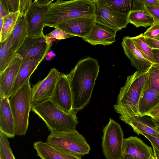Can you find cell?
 I'll list each match as a JSON object with an SVG mask.
<instances>
[{
  "label": "cell",
  "mask_w": 159,
  "mask_h": 159,
  "mask_svg": "<svg viewBox=\"0 0 159 159\" xmlns=\"http://www.w3.org/2000/svg\"><path fill=\"white\" fill-rule=\"evenodd\" d=\"M155 39L158 40H159V35L156 38H155Z\"/></svg>",
  "instance_id": "45"
},
{
  "label": "cell",
  "mask_w": 159,
  "mask_h": 159,
  "mask_svg": "<svg viewBox=\"0 0 159 159\" xmlns=\"http://www.w3.org/2000/svg\"><path fill=\"white\" fill-rule=\"evenodd\" d=\"M23 60L21 56L16 53L8 66L0 73V91L8 99Z\"/></svg>",
  "instance_id": "15"
},
{
  "label": "cell",
  "mask_w": 159,
  "mask_h": 159,
  "mask_svg": "<svg viewBox=\"0 0 159 159\" xmlns=\"http://www.w3.org/2000/svg\"><path fill=\"white\" fill-rule=\"evenodd\" d=\"M28 35V26L25 15L20 14L14 30L6 40L7 47L16 53Z\"/></svg>",
  "instance_id": "19"
},
{
  "label": "cell",
  "mask_w": 159,
  "mask_h": 159,
  "mask_svg": "<svg viewBox=\"0 0 159 159\" xmlns=\"http://www.w3.org/2000/svg\"><path fill=\"white\" fill-rule=\"evenodd\" d=\"M129 23L136 27L146 28L151 26L155 21L152 17L143 10H137L131 11L128 15Z\"/></svg>",
  "instance_id": "25"
},
{
  "label": "cell",
  "mask_w": 159,
  "mask_h": 159,
  "mask_svg": "<svg viewBox=\"0 0 159 159\" xmlns=\"http://www.w3.org/2000/svg\"><path fill=\"white\" fill-rule=\"evenodd\" d=\"M159 104V93L150 89L145 84L138 103L139 116H146Z\"/></svg>",
  "instance_id": "23"
},
{
  "label": "cell",
  "mask_w": 159,
  "mask_h": 159,
  "mask_svg": "<svg viewBox=\"0 0 159 159\" xmlns=\"http://www.w3.org/2000/svg\"><path fill=\"white\" fill-rule=\"evenodd\" d=\"M99 68L97 60L89 57L79 61L67 74L72 94L73 111L75 114L89 102Z\"/></svg>",
  "instance_id": "1"
},
{
  "label": "cell",
  "mask_w": 159,
  "mask_h": 159,
  "mask_svg": "<svg viewBox=\"0 0 159 159\" xmlns=\"http://www.w3.org/2000/svg\"><path fill=\"white\" fill-rule=\"evenodd\" d=\"M51 100L65 112L75 114L73 111L72 94L67 75L60 73Z\"/></svg>",
  "instance_id": "12"
},
{
  "label": "cell",
  "mask_w": 159,
  "mask_h": 159,
  "mask_svg": "<svg viewBox=\"0 0 159 159\" xmlns=\"http://www.w3.org/2000/svg\"><path fill=\"white\" fill-rule=\"evenodd\" d=\"M20 14L18 11L8 14L2 17L3 25L0 30V43L5 41L10 36L16 24Z\"/></svg>",
  "instance_id": "26"
},
{
  "label": "cell",
  "mask_w": 159,
  "mask_h": 159,
  "mask_svg": "<svg viewBox=\"0 0 159 159\" xmlns=\"http://www.w3.org/2000/svg\"><path fill=\"white\" fill-rule=\"evenodd\" d=\"M122 152V155L128 154L136 159H150L154 154L152 148L140 139L132 136L124 139Z\"/></svg>",
  "instance_id": "16"
},
{
  "label": "cell",
  "mask_w": 159,
  "mask_h": 159,
  "mask_svg": "<svg viewBox=\"0 0 159 159\" xmlns=\"http://www.w3.org/2000/svg\"><path fill=\"white\" fill-rule=\"evenodd\" d=\"M121 45L125 54L130 61L131 65L135 67L137 71L147 72L153 63L145 58L137 49L131 37H124Z\"/></svg>",
  "instance_id": "14"
},
{
  "label": "cell",
  "mask_w": 159,
  "mask_h": 159,
  "mask_svg": "<svg viewBox=\"0 0 159 159\" xmlns=\"http://www.w3.org/2000/svg\"><path fill=\"white\" fill-rule=\"evenodd\" d=\"M121 159H136L128 154H123L122 155Z\"/></svg>",
  "instance_id": "43"
},
{
  "label": "cell",
  "mask_w": 159,
  "mask_h": 159,
  "mask_svg": "<svg viewBox=\"0 0 159 159\" xmlns=\"http://www.w3.org/2000/svg\"><path fill=\"white\" fill-rule=\"evenodd\" d=\"M33 146L37 155L42 159H81L80 157L63 152L41 141L35 142Z\"/></svg>",
  "instance_id": "22"
},
{
  "label": "cell",
  "mask_w": 159,
  "mask_h": 159,
  "mask_svg": "<svg viewBox=\"0 0 159 159\" xmlns=\"http://www.w3.org/2000/svg\"><path fill=\"white\" fill-rule=\"evenodd\" d=\"M145 38L155 39L159 35V23L155 22L143 33Z\"/></svg>",
  "instance_id": "33"
},
{
  "label": "cell",
  "mask_w": 159,
  "mask_h": 159,
  "mask_svg": "<svg viewBox=\"0 0 159 159\" xmlns=\"http://www.w3.org/2000/svg\"><path fill=\"white\" fill-rule=\"evenodd\" d=\"M46 142L63 152L80 157L90 150L85 138L76 129L51 132Z\"/></svg>",
  "instance_id": "6"
},
{
  "label": "cell",
  "mask_w": 159,
  "mask_h": 159,
  "mask_svg": "<svg viewBox=\"0 0 159 159\" xmlns=\"http://www.w3.org/2000/svg\"><path fill=\"white\" fill-rule=\"evenodd\" d=\"M116 34L111 29L95 23L89 34L82 39L92 45H108L116 41Z\"/></svg>",
  "instance_id": "17"
},
{
  "label": "cell",
  "mask_w": 159,
  "mask_h": 159,
  "mask_svg": "<svg viewBox=\"0 0 159 159\" xmlns=\"http://www.w3.org/2000/svg\"><path fill=\"white\" fill-rule=\"evenodd\" d=\"M52 45L51 39L44 36H28L16 53L23 60L33 59L42 61Z\"/></svg>",
  "instance_id": "9"
},
{
  "label": "cell",
  "mask_w": 159,
  "mask_h": 159,
  "mask_svg": "<svg viewBox=\"0 0 159 159\" xmlns=\"http://www.w3.org/2000/svg\"><path fill=\"white\" fill-rule=\"evenodd\" d=\"M151 119L159 131V118L151 117Z\"/></svg>",
  "instance_id": "42"
},
{
  "label": "cell",
  "mask_w": 159,
  "mask_h": 159,
  "mask_svg": "<svg viewBox=\"0 0 159 159\" xmlns=\"http://www.w3.org/2000/svg\"><path fill=\"white\" fill-rule=\"evenodd\" d=\"M145 85L150 89L159 93V64L153 63L147 71Z\"/></svg>",
  "instance_id": "27"
},
{
  "label": "cell",
  "mask_w": 159,
  "mask_h": 159,
  "mask_svg": "<svg viewBox=\"0 0 159 159\" xmlns=\"http://www.w3.org/2000/svg\"><path fill=\"white\" fill-rule=\"evenodd\" d=\"M53 0H36L30 5L25 15L28 26V36H44L45 13Z\"/></svg>",
  "instance_id": "10"
},
{
  "label": "cell",
  "mask_w": 159,
  "mask_h": 159,
  "mask_svg": "<svg viewBox=\"0 0 159 159\" xmlns=\"http://www.w3.org/2000/svg\"><path fill=\"white\" fill-rule=\"evenodd\" d=\"M8 138L0 132V159H16L10 147Z\"/></svg>",
  "instance_id": "30"
},
{
  "label": "cell",
  "mask_w": 159,
  "mask_h": 159,
  "mask_svg": "<svg viewBox=\"0 0 159 159\" xmlns=\"http://www.w3.org/2000/svg\"><path fill=\"white\" fill-rule=\"evenodd\" d=\"M145 38L146 42L151 48L159 49V40L155 39Z\"/></svg>",
  "instance_id": "37"
},
{
  "label": "cell",
  "mask_w": 159,
  "mask_h": 159,
  "mask_svg": "<svg viewBox=\"0 0 159 159\" xmlns=\"http://www.w3.org/2000/svg\"><path fill=\"white\" fill-rule=\"evenodd\" d=\"M95 23L108 27L116 32L126 28L128 15L116 12L111 8L105 0H94Z\"/></svg>",
  "instance_id": "8"
},
{
  "label": "cell",
  "mask_w": 159,
  "mask_h": 159,
  "mask_svg": "<svg viewBox=\"0 0 159 159\" xmlns=\"http://www.w3.org/2000/svg\"><path fill=\"white\" fill-rule=\"evenodd\" d=\"M158 2H159V0H158Z\"/></svg>",
  "instance_id": "46"
},
{
  "label": "cell",
  "mask_w": 159,
  "mask_h": 159,
  "mask_svg": "<svg viewBox=\"0 0 159 159\" xmlns=\"http://www.w3.org/2000/svg\"><path fill=\"white\" fill-rule=\"evenodd\" d=\"M20 0H0V7L8 14L19 11Z\"/></svg>",
  "instance_id": "31"
},
{
  "label": "cell",
  "mask_w": 159,
  "mask_h": 159,
  "mask_svg": "<svg viewBox=\"0 0 159 159\" xmlns=\"http://www.w3.org/2000/svg\"><path fill=\"white\" fill-rule=\"evenodd\" d=\"M152 53L154 61V63L159 64V49H152Z\"/></svg>",
  "instance_id": "40"
},
{
  "label": "cell",
  "mask_w": 159,
  "mask_h": 159,
  "mask_svg": "<svg viewBox=\"0 0 159 159\" xmlns=\"http://www.w3.org/2000/svg\"><path fill=\"white\" fill-rule=\"evenodd\" d=\"M94 0H57L48 6L45 13L44 27L55 28L65 21L95 15Z\"/></svg>",
  "instance_id": "2"
},
{
  "label": "cell",
  "mask_w": 159,
  "mask_h": 159,
  "mask_svg": "<svg viewBox=\"0 0 159 159\" xmlns=\"http://www.w3.org/2000/svg\"><path fill=\"white\" fill-rule=\"evenodd\" d=\"M148 116H133L120 119L130 125L139 135L143 133L159 138V131L151 117Z\"/></svg>",
  "instance_id": "20"
},
{
  "label": "cell",
  "mask_w": 159,
  "mask_h": 159,
  "mask_svg": "<svg viewBox=\"0 0 159 159\" xmlns=\"http://www.w3.org/2000/svg\"><path fill=\"white\" fill-rule=\"evenodd\" d=\"M17 77L10 93V96L13 95L30 78L39 64L41 61L33 59H23Z\"/></svg>",
  "instance_id": "21"
},
{
  "label": "cell",
  "mask_w": 159,
  "mask_h": 159,
  "mask_svg": "<svg viewBox=\"0 0 159 159\" xmlns=\"http://www.w3.org/2000/svg\"><path fill=\"white\" fill-rule=\"evenodd\" d=\"M143 10L146 11L152 17L155 22L159 23V8L151 5L143 4Z\"/></svg>",
  "instance_id": "34"
},
{
  "label": "cell",
  "mask_w": 159,
  "mask_h": 159,
  "mask_svg": "<svg viewBox=\"0 0 159 159\" xmlns=\"http://www.w3.org/2000/svg\"><path fill=\"white\" fill-rule=\"evenodd\" d=\"M31 111L44 121L51 132L75 130L78 123L76 114L65 112L51 100L31 106Z\"/></svg>",
  "instance_id": "4"
},
{
  "label": "cell",
  "mask_w": 159,
  "mask_h": 159,
  "mask_svg": "<svg viewBox=\"0 0 159 159\" xmlns=\"http://www.w3.org/2000/svg\"><path fill=\"white\" fill-rule=\"evenodd\" d=\"M32 2L31 0H20L19 10L20 14L25 15L26 11Z\"/></svg>",
  "instance_id": "35"
},
{
  "label": "cell",
  "mask_w": 159,
  "mask_h": 159,
  "mask_svg": "<svg viewBox=\"0 0 159 159\" xmlns=\"http://www.w3.org/2000/svg\"><path fill=\"white\" fill-rule=\"evenodd\" d=\"M146 116L151 118H159V104L150 111Z\"/></svg>",
  "instance_id": "38"
},
{
  "label": "cell",
  "mask_w": 159,
  "mask_h": 159,
  "mask_svg": "<svg viewBox=\"0 0 159 159\" xmlns=\"http://www.w3.org/2000/svg\"><path fill=\"white\" fill-rule=\"evenodd\" d=\"M0 93V132L8 138H13L16 135L15 125L9 99Z\"/></svg>",
  "instance_id": "18"
},
{
  "label": "cell",
  "mask_w": 159,
  "mask_h": 159,
  "mask_svg": "<svg viewBox=\"0 0 159 159\" xmlns=\"http://www.w3.org/2000/svg\"><path fill=\"white\" fill-rule=\"evenodd\" d=\"M0 73H1L14 59L16 53L7 47L6 41L0 43Z\"/></svg>",
  "instance_id": "29"
},
{
  "label": "cell",
  "mask_w": 159,
  "mask_h": 159,
  "mask_svg": "<svg viewBox=\"0 0 159 159\" xmlns=\"http://www.w3.org/2000/svg\"><path fill=\"white\" fill-rule=\"evenodd\" d=\"M31 88L29 79L9 99L16 135L24 136L27 130L31 110Z\"/></svg>",
  "instance_id": "5"
},
{
  "label": "cell",
  "mask_w": 159,
  "mask_h": 159,
  "mask_svg": "<svg viewBox=\"0 0 159 159\" xmlns=\"http://www.w3.org/2000/svg\"><path fill=\"white\" fill-rule=\"evenodd\" d=\"M95 23V16L81 17L65 21L55 28L67 34L83 38L89 33Z\"/></svg>",
  "instance_id": "13"
},
{
  "label": "cell",
  "mask_w": 159,
  "mask_h": 159,
  "mask_svg": "<svg viewBox=\"0 0 159 159\" xmlns=\"http://www.w3.org/2000/svg\"><path fill=\"white\" fill-rule=\"evenodd\" d=\"M108 5L115 11L128 15L133 11L143 10V4L141 0H105Z\"/></svg>",
  "instance_id": "24"
},
{
  "label": "cell",
  "mask_w": 159,
  "mask_h": 159,
  "mask_svg": "<svg viewBox=\"0 0 159 159\" xmlns=\"http://www.w3.org/2000/svg\"><path fill=\"white\" fill-rule=\"evenodd\" d=\"M102 146L107 159H121L124 134L120 125L110 118L102 129Z\"/></svg>",
  "instance_id": "7"
},
{
  "label": "cell",
  "mask_w": 159,
  "mask_h": 159,
  "mask_svg": "<svg viewBox=\"0 0 159 159\" xmlns=\"http://www.w3.org/2000/svg\"><path fill=\"white\" fill-rule=\"evenodd\" d=\"M135 46L144 57L150 61L154 63L152 49L146 42L143 33L134 37H131Z\"/></svg>",
  "instance_id": "28"
},
{
  "label": "cell",
  "mask_w": 159,
  "mask_h": 159,
  "mask_svg": "<svg viewBox=\"0 0 159 159\" xmlns=\"http://www.w3.org/2000/svg\"><path fill=\"white\" fill-rule=\"evenodd\" d=\"M143 135L146 138L151 142V145L154 146L159 151V138L151 135L145 133H142Z\"/></svg>",
  "instance_id": "36"
},
{
  "label": "cell",
  "mask_w": 159,
  "mask_h": 159,
  "mask_svg": "<svg viewBox=\"0 0 159 159\" xmlns=\"http://www.w3.org/2000/svg\"><path fill=\"white\" fill-rule=\"evenodd\" d=\"M151 145L152 147L154 156L156 159H159V151H158L154 146L152 145Z\"/></svg>",
  "instance_id": "41"
},
{
  "label": "cell",
  "mask_w": 159,
  "mask_h": 159,
  "mask_svg": "<svg viewBox=\"0 0 159 159\" xmlns=\"http://www.w3.org/2000/svg\"><path fill=\"white\" fill-rule=\"evenodd\" d=\"M147 75V72L137 70L127 77L125 85L120 89L117 102L113 106L115 111L120 115V119L139 116L138 103Z\"/></svg>",
  "instance_id": "3"
},
{
  "label": "cell",
  "mask_w": 159,
  "mask_h": 159,
  "mask_svg": "<svg viewBox=\"0 0 159 159\" xmlns=\"http://www.w3.org/2000/svg\"><path fill=\"white\" fill-rule=\"evenodd\" d=\"M143 3L153 6L159 8V2L158 0H141Z\"/></svg>",
  "instance_id": "39"
},
{
  "label": "cell",
  "mask_w": 159,
  "mask_h": 159,
  "mask_svg": "<svg viewBox=\"0 0 159 159\" xmlns=\"http://www.w3.org/2000/svg\"><path fill=\"white\" fill-rule=\"evenodd\" d=\"M46 36L48 39H55L58 40L63 39L75 36L57 28H56L53 31L46 34Z\"/></svg>",
  "instance_id": "32"
},
{
  "label": "cell",
  "mask_w": 159,
  "mask_h": 159,
  "mask_svg": "<svg viewBox=\"0 0 159 159\" xmlns=\"http://www.w3.org/2000/svg\"><path fill=\"white\" fill-rule=\"evenodd\" d=\"M60 73L55 68L51 69L47 76L31 88V106L50 100Z\"/></svg>",
  "instance_id": "11"
},
{
  "label": "cell",
  "mask_w": 159,
  "mask_h": 159,
  "mask_svg": "<svg viewBox=\"0 0 159 159\" xmlns=\"http://www.w3.org/2000/svg\"><path fill=\"white\" fill-rule=\"evenodd\" d=\"M150 159H156L154 154L153 156Z\"/></svg>",
  "instance_id": "44"
}]
</instances>
